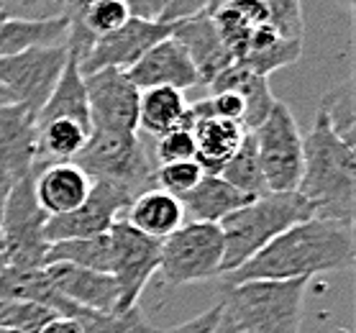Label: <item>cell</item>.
<instances>
[{
  "label": "cell",
  "mask_w": 356,
  "mask_h": 333,
  "mask_svg": "<svg viewBox=\"0 0 356 333\" xmlns=\"http://www.w3.org/2000/svg\"><path fill=\"white\" fill-rule=\"evenodd\" d=\"M351 264L354 226L339 220L310 218L280 234L243 267L223 275V284H241L254 279H313L316 275L341 272Z\"/></svg>",
  "instance_id": "cell-1"
},
{
  "label": "cell",
  "mask_w": 356,
  "mask_h": 333,
  "mask_svg": "<svg viewBox=\"0 0 356 333\" xmlns=\"http://www.w3.org/2000/svg\"><path fill=\"white\" fill-rule=\"evenodd\" d=\"M298 195L313 208V218L354 226L356 149L343 144L316 111L308 136H302V174Z\"/></svg>",
  "instance_id": "cell-2"
},
{
  "label": "cell",
  "mask_w": 356,
  "mask_h": 333,
  "mask_svg": "<svg viewBox=\"0 0 356 333\" xmlns=\"http://www.w3.org/2000/svg\"><path fill=\"white\" fill-rule=\"evenodd\" d=\"M310 218L313 208L298 193H264L241 205L218 223L223 234L220 277L243 267L280 234Z\"/></svg>",
  "instance_id": "cell-3"
},
{
  "label": "cell",
  "mask_w": 356,
  "mask_h": 333,
  "mask_svg": "<svg viewBox=\"0 0 356 333\" xmlns=\"http://www.w3.org/2000/svg\"><path fill=\"white\" fill-rule=\"evenodd\" d=\"M310 279L223 284V313L241 333H300Z\"/></svg>",
  "instance_id": "cell-4"
},
{
  "label": "cell",
  "mask_w": 356,
  "mask_h": 333,
  "mask_svg": "<svg viewBox=\"0 0 356 333\" xmlns=\"http://www.w3.org/2000/svg\"><path fill=\"white\" fill-rule=\"evenodd\" d=\"M74 164L88 172L90 179L111 182L129 190L136 197L154 187L156 164L149 156L138 133H113V131H90L85 149L74 156Z\"/></svg>",
  "instance_id": "cell-5"
},
{
  "label": "cell",
  "mask_w": 356,
  "mask_h": 333,
  "mask_svg": "<svg viewBox=\"0 0 356 333\" xmlns=\"http://www.w3.org/2000/svg\"><path fill=\"white\" fill-rule=\"evenodd\" d=\"M220 264H223V234L218 223L185 220L175 234L162 241L159 275L172 287L220 277Z\"/></svg>",
  "instance_id": "cell-6"
},
{
  "label": "cell",
  "mask_w": 356,
  "mask_h": 333,
  "mask_svg": "<svg viewBox=\"0 0 356 333\" xmlns=\"http://www.w3.org/2000/svg\"><path fill=\"white\" fill-rule=\"evenodd\" d=\"M249 133L257 144L267 193H298L302 174V133L290 108L275 100L264 123Z\"/></svg>",
  "instance_id": "cell-7"
},
{
  "label": "cell",
  "mask_w": 356,
  "mask_h": 333,
  "mask_svg": "<svg viewBox=\"0 0 356 333\" xmlns=\"http://www.w3.org/2000/svg\"><path fill=\"white\" fill-rule=\"evenodd\" d=\"M47 213L41 211L33 197V172L16 179L8 193L3 218H0V236L8 254V267L13 269H44L47 259Z\"/></svg>",
  "instance_id": "cell-8"
},
{
  "label": "cell",
  "mask_w": 356,
  "mask_h": 333,
  "mask_svg": "<svg viewBox=\"0 0 356 333\" xmlns=\"http://www.w3.org/2000/svg\"><path fill=\"white\" fill-rule=\"evenodd\" d=\"M108 236H111V277L118 284V310L136 308L146 284L159 272L162 241L138 234L123 218L115 220Z\"/></svg>",
  "instance_id": "cell-9"
},
{
  "label": "cell",
  "mask_w": 356,
  "mask_h": 333,
  "mask_svg": "<svg viewBox=\"0 0 356 333\" xmlns=\"http://www.w3.org/2000/svg\"><path fill=\"white\" fill-rule=\"evenodd\" d=\"M67 57L70 47H44L0 57V85L8 90L13 103L39 113L65 70Z\"/></svg>",
  "instance_id": "cell-10"
},
{
  "label": "cell",
  "mask_w": 356,
  "mask_h": 333,
  "mask_svg": "<svg viewBox=\"0 0 356 333\" xmlns=\"http://www.w3.org/2000/svg\"><path fill=\"white\" fill-rule=\"evenodd\" d=\"M131 200H134V195L129 190L92 179V190H90L88 200L77 211L57 216V218H47L44 238H47V244H57V241H70V238L108 234L115 220H121L126 216Z\"/></svg>",
  "instance_id": "cell-11"
},
{
  "label": "cell",
  "mask_w": 356,
  "mask_h": 333,
  "mask_svg": "<svg viewBox=\"0 0 356 333\" xmlns=\"http://www.w3.org/2000/svg\"><path fill=\"white\" fill-rule=\"evenodd\" d=\"M90 126L113 133H138L141 92L121 70H100L85 74Z\"/></svg>",
  "instance_id": "cell-12"
},
{
  "label": "cell",
  "mask_w": 356,
  "mask_h": 333,
  "mask_svg": "<svg viewBox=\"0 0 356 333\" xmlns=\"http://www.w3.org/2000/svg\"><path fill=\"white\" fill-rule=\"evenodd\" d=\"M172 26L146 21V18H131L129 24L115 33H108L103 39H95L88 54L80 59L82 74H92L100 70H121L126 72L154 44L170 39Z\"/></svg>",
  "instance_id": "cell-13"
},
{
  "label": "cell",
  "mask_w": 356,
  "mask_h": 333,
  "mask_svg": "<svg viewBox=\"0 0 356 333\" xmlns=\"http://www.w3.org/2000/svg\"><path fill=\"white\" fill-rule=\"evenodd\" d=\"M185 126L193 131L195 162L200 164V170L205 174H220L228 159L236 154V149L241 147L243 136L249 133L241 123L223 121V118L211 115V108H208L205 98L190 103Z\"/></svg>",
  "instance_id": "cell-14"
},
{
  "label": "cell",
  "mask_w": 356,
  "mask_h": 333,
  "mask_svg": "<svg viewBox=\"0 0 356 333\" xmlns=\"http://www.w3.org/2000/svg\"><path fill=\"white\" fill-rule=\"evenodd\" d=\"M126 77L134 82V88L138 92L154 88H172L185 92V90L195 88V85H200L190 57L172 36L154 44L136 65L129 67Z\"/></svg>",
  "instance_id": "cell-15"
},
{
  "label": "cell",
  "mask_w": 356,
  "mask_h": 333,
  "mask_svg": "<svg viewBox=\"0 0 356 333\" xmlns=\"http://www.w3.org/2000/svg\"><path fill=\"white\" fill-rule=\"evenodd\" d=\"M172 39L185 49V54L190 57V62L195 67V72H197V80L205 88L226 67L234 65V57L226 49L223 39L218 36V29L213 24L211 13H200V16L175 24L172 26Z\"/></svg>",
  "instance_id": "cell-16"
},
{
  "label": "cell",
  "mask_w": 356,
  "mask_h": 333,
  "mask_svg": "<svg viewBox=\"0 0 356 333\" xmlns=\"http://www.w3.org/2000/svg\"><path fill=\"white\" fill-rule=\"evenodd\" d=\"M92 179L74 162H57L33 167V197L47 218H57L77 211L88 200Z\"/></svg>",
  "instance_id": "cell-17"
},
{
  "label": "cell",
  "mask_w": 356,
  "mask_h": 333,
  "mask_svg": "<svg viewBox=\"0 0 356 333\" xmlns=\"http://www.w3.org/2000/svg\"><path fill=\"white\" fill-rule=\"evenodd\" d=\"M44 275L65 300L82 310H118V284L106 272L72 267V264H47Z\"/></svg>",
  "instance_id": "cell-18"
},
{
  "label": "cell",
  "mask_w": 356,
  "mask_h": 333,
  "mask_svg": "<svg viewBox=\"0 0 356 333\" xmlns=\"http://www.w3.org/2000/svg\"><path fill=\"white\" fill-rule=\"evenodd\" d=\"M36 164V113L18 103H0V172L21 179Z\"/></svg>",
  "instance_id": "cell-19"
},
{
  "label": "cell",
  "mask_w": 356,
  "mask_h": 333,
  "mask_svg": "<svg viewBox=\"0 0 356 333\" xmlns=\"http://www.w3.org/2000/svg\"><path fill=\"white\" fill-rule=\"evenodd\" d=\"M177 200L185 211V220L190 218L193 223H220L254 197L238 193L218 174H202L200 182L190 193L179 195Z\"/></svg>",
  "instance_id": "cell-20"
},
{
  "label": "cell",
  "mask_w": 356,
  "mask_h": 333,
  "mask_svg": "<svg viewBox=\"0 0 356 333\" xmlns=\"http://www.w3.org/2000/svg\"><path fill=\"white\" fill-rule=\"evenodd\" d=\"M123 220L131 228H136L138 234L164 241L167 236H172L185 223V211L175 195L164 193L159 187H152V190H146L131 200Z\"/></svg>",
  "instance_id": "cell-21"
},
{
  "label": "cell",
  "mask_w": 356,
  "mask_h": 333,
  "mask_svg": "<svg viewBox=\"0 0 356 333\" xmlns=\"http://www.w3.org/2000/svg\"><path fill=\"white\" fill-rule=\"evenodd\" d=\"M211 92H234L243 100V129L254 131L269 115L275 95L269 90V77L251 72L241 65H231L208 85Z\"/></svg>",
  "instance_id": "cell-22"
},
{
  "label": "cell",
  "mask_w": 356,
  "mask_h": 333,
  "mask_svg": "<svg viewBox=\"0 0 356 333\" xmlns=\"http://www.w3.org/2000/svg\"><path fill=\"white\" fill-rule=\"evenodd\" d=\"M57 118H70V121H77L82 126L92 129L88 111V92H85V74L80 70V59L74 57L72 51L67 57V65L62 70V74H59L51 95L36 113V126L57 121Z\"/></svg>",
  "instance_id": "cell-23"
},
{
  "label": "cell",
  "mask_w": 356,
  "mask_h": 333,
  "mask_svg": "<svg viewBox=\"0 0 356 333\" xmlns=\"http://www.w3.org/2000/svg\"><path fill=\"white\" fill-rule=\"evenodd\" d=\"M70 39V18H51V21H21V18H3L0 21V57H13L29 49L44 47H67Z\"/></svg>",
  "instance_id": "cell-24"
},
{
  "label": "cell",
  "mask_w": 356,
  "mask_h": 333,
  "mask_svg": "<svg viewBox=\"0 0 356 333\" xmlns=\"http://www.w3.org/2000/svg\"><path fill=\"white\" fill-rule=\"evenodd\" d=\"M88 126H82L70 118H57L36 126V164L33 167H47L57 162H74L90 138Z\"/></svg>",
  "instance_id": "cell-25"
},
{
  "label": "cell",
  "mask_w": 356,
  "mask_h": 333,
  "mask_svg": "<svg viewBox=\"0 0 356 333\" xmlns=\"http://www.w3.org/2000/svg\"><path fill=\"white\" fill-rule=\"evenodd\" d=\"M187 108H190V100L182 90H144L138 100V129L152 136H164L172 129L185 126Z\"/></svg>",
  "instance_id": "cell-26"
},
{
  "label": "cell",
  "mask_w": 356,
  "mask_h": 333,
  "mask_svg": "<svg viewBox=\"0 0 356 333\" xmlns=\"http://www.w3.org/2000/svg\"><path fill=\"white\" fill-rule=\"evenodd\" d=\"M47 264H72V267L92 269V272H106L111 275V236H88V238H70L49 244Z\"/></svg>",
  "instance_id": "cell-27"
},
{
  "label": "cell",
  "mask_w": 356,
  "mask_h": 333,
  "mask_svg": "<svg viewBox=\"0 0 356 333\" xmlns=\"http://www.w3.org/2000/svg\"><path fill=\"white\" fill-rule=\"evenodd\" d=\"M356 95H354V77L339 82L336 88H331L323 95L318 113L323 115L328 129L336 136L356 149V111H354Z\"/></svg>",
  "instance_id": "cell-28"
},
{
  "label": "cell",
  "mask_w": 356,
  "mask_h": 333,
  "mask_svg": "<svg viewBox=\"0 0 356 333\" xmlns=\"http://www.w3.org/2000/svg\"><path fill=\"white\" fill-rule=\"evenodd\" d=\"M218 177H223L228 185L236 187L246 197H259L267 193L264 174H261V167H259V156H257V144H254L251 133L243 136L241 147L236 149V154L228 159Z\"/></svg>",
  "instance_id": "cell-29"
},
{
  "label": "cell",
  "mask_w": 356,
  "mask_h": 333,
  "mask_svg": "<svg viewBox=\"0 0 356 333\" xmlns=\"http://www.w3.org/2000/svg\"><path fill=\"white\" fill-rule=\"evenodd\" d=\"M82 333H156L152 323L146 320L144 310H77L74 316Z\"/></svg>",
  "instance_id": "cell-30"
},
{
  "label": "cell",
  "mask_w": 356,
  "mask_h": 333,
  "mask_svg": "<svg viewBox=\"0 0 356 333\" xmlns=\"http://www.w3.org/2000/svg\"><path fill=\"white\" fill-rule=\"evenodd\" d=\"M57 313L29 300H0V328L18 333H41Z\"/></svg>",
  "instance_id": "cell-31"
},
{
  "label": "cell",
  "mask_w": 356,
  "mask_h": 333,
  "mask_svg": "<svg viewBox=\"0 0 356 333\" xmlns=\"http://www.w3.org/2000/svg\"><path fill=\"white\" fill-rule=\"evenodd\" d=\"M269 24L287 41H305V18L300 0H261Z\"/></svg>",
  "instance_id": "cell-32"
},
{
  "label": "cell",
  "mask_w": 356,
  "mask_h": 333,
  "mask_svg": "<svg viewBox=\"0 0 356 333\" xmlns=\"http://www.w3.org/2000/svg\"><path fill=\"white\" fill-rule=\"evenodd\" d=\"M205 172L200 170V164L190 159V162H172V164H159L154 172V185L170 195L179 197L190 193Z\"/></svg>",
  "instance_id": "cell-33"
},
{
  "label": "cell",
  "mask_w": 356,
  "mask_h": 333,
  "mask_svg": "<svg viewBox=\"0 0 356 333\" xmlns=\"http://www.w3.org/2000/svg\"><path fill=\"white\" fill-rule=\"evenodd\" d=\"M70 0H0V13L21 21H51L67 16Z\"/></svg>",
  "instance_id": "cell-34"
},
{
  "label": "cell",
  "mask_w": 356,
  "mask_h": 333,
  "mask_svg": "<svg viewBox=\"0 0 356 333\" xmlns=\"http://www.w3.org/2000/svg\"><path fill=\"white\" fill-rule=\"evenodd\" d=\"M154 164H172V162H190L195 159V138L193 131L179 126L172 129L164 136H156V149H154Z\"/></svg>",
  "instance_id": "cell-35"
},
{
  "label": "cell",
  "mask_w": 356,
  "mask_h": 333,
  "mask_svg": "<svg viewBox=\"0 0 356 333\" xmlns=\"http://www.w3.org/2000/svg\"><path fill=\"white\" fill-rule=\"evenodd\" d=\"M211 0H159V8H156V21L167 26H175L179 21L195 18L200 13H208Z\"/></svg>",
  "instance_id": "cell-36"
},
{
  "label": "cell",
  "mask_w": 356,
  "mask_h": 333,
  "mask_svg": "<svg viewBox=\"0 0 356 333\" xmlns=\"http://www.w3.org/2000/svg\"><path fill=\"white\" fill-rule=\"evenodd\" d=\"M220 313H223V305H220V302H216V305H213V308H208L205 313L190 318V320H185V323H179L177 328L164 331V333H211L213 328H216V323H218Z\"/></svg>",
  "instance_id": "cell-37"
},
{
  "label": "cell",
  "mask_w": 356,
  "mask_h": 333,
  "mask_svg": "<svg viewBox=\"0 0 356 333\" xmlns=\"http://www.w3.org/2000/svg\"><path fill=\"white\" fill-rule=\"evenodd\" d=\"M41 333H82L74 318H54Z\"/></svg>",
  "instance_id": "cell-38"
},
{
  "label": "cell",
  "mask_w": 356,
  "mask_h": 333,
  "mask_svg": "<svg viewBox=\"0 0 356 333\" xmlns=\"http://www.w3.org/2000/svg\"><path fill=\"white\" fill-rule=\"evenodd\" d=\"M211 333H241L238 328L234 325V320L226 316V313H220V318H218V323H216V328H213Z\"/></svg>",
  "instance_id": "cell-39"
},
{
  "label": "cell",
  "mask_w": 356,
  "mask_h": 333,
  "mask_svg": "<svg viewBox=\"0 0 356 333\" xmlns=\"http://www.w3.org/2000/svg\"><path fill=\"white\" fill-rule=\"evenodd\" d=\"M8 269V254H6V244H3V236H0V272Z\"/></svg>",
  "instance_id": "cell-40"
},
{
  "label": "cell",
  "mask_w": 356,
  "mask_h": 333,
  "mask_svg": "<svg viewBox=\"0 0 356 333\" xmlns=\"http://www.w3.org/2000/svg\"><path fill=\"white\" fill-rule=\"evenodd\" d=\"M226 3H231V0H211V6H208V13H216V10H218L220 6H226Z\"/></svg>",
  "instance_id": "cell-41"
},
{
  "label": "cell",
  "mask_w": 356,
  "mask_h": 333,
  "mask_svg": "<svg viewBox=\"0 0 356 333\" xmlns=\"http://www.w3.org/2000/svg\"><path fill=\"white\" fill-rule=\"evenodd\" d=\"M0 103H13V100H10V95H8V90L3 88V85H0Z\"/></svg>",
  "instance_id": "cell-42"
},
{
  "label": "cell",
  "mask_w": 356,
  "mask_h": 333,
  "mask_svg": "<svg viewBox=\"0 0 356 333\" xmlns=\"http://www.w3.org/2000/svg\"><path fill=\"white\" fill-rule=\"evenodd\" d=\"M0 333H18V331H8V328H0Z\"/></svg>",
  "instance_id": "cell-43"
},
{
  "label": "cell",
  "mask_w": 356,
  "mask_h": 333,
  "mask_svg": "<svg viewBox=\"0 0 356 333\" xmlns=\"http://www.w3.org/2000/svg\"><path fill=\"white\" fill-rule=\"evenodd\" d=\"M70 3H82V0H70ZM70 3H67V6H70Z\"/></svg>",
  "instance_id": "cell-44"
},
{
  "label": "cell",
  "mask_w": 356,
  "mask_h": 333,
  "mask_svg": "<svg viewBox=\"0 0 356 333\" xmlns=\"http://www.w3.org/2000/svg\"><path fill=\"white\" fill-rule=\"evenodd\" d=\"M3 18H6V16H3V13H0V21H3Z\"/></svg>",
  "instance_id": "cell-45"
}]
</instances>
